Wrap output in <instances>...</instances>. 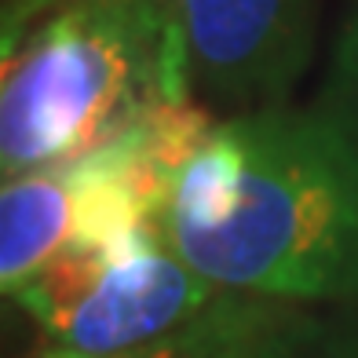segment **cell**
<instances>
[{
	"instance_id": "5b68a950",
	"label": "cell",
	"mask_w": 358,
	"mask_h": 358,
	"mask_svg": "<svg viewBox=\"0 0 358 358\" xmlns=\"http://www.w3.org/2000/svg\"><path fill=\"white\" fill-rule=\"evenodd\" d=\"M292 303L249 296V292H220L176 333L154 340L146 348L124 351L117 358H249Z\"/></svg>"
},
{
	"instance_id": "ba28073f",
	"label": "cell",
	"mask_w": 358,
	"mask_h": 358,
	"mask_svg": "<svg viewBox=\"0 0 358 358\" xmlns=\"http://www.w3.org/2000/svg\"><path fill=\"white\" fill-rule=\"evenodd\" d=\"M161 19H165V26H169V34H172V44H176V59H179V66H183V52H179V4L183 0H146ZM187 77V73H183ZM190 88V85H187Z\"/></svg>"
},
{
	"instance_id": "52a82bcc",
	"label": "cell",
	"mask_w": 358,
	"mask_h": 358,
	"mask_svg": "<svg viewBox=\"0 0 358 358\" xmlns=\"http://www.w3.org/2000/svg\"><path fill=\"white\" fill-rule=\"evenodd\" d=\"M322 106L358 136V0L348 4L344 26H340V34H336L329 80H325V92H322Z\"/></svg>"
},
{
	"instance_id": "8992f818",
	"label": "cell",
	"mask_w": 358,
	"mask_h": 358,
	"mask_svg": "<svg viewBox=\"0 0 358 358\" xmlns=\"http://www.w3.org/2000/svg\"><path fill=\"white\" fill-rule=\"evenodd\" d=\"M249 358H358V336L289 307Z\"/></svg>"
},
{
	"instance_id": "6da1fadb",
	"label": "cell",
	"mask_w": 358,
	"mask_h": 358,
	"mask_svg": "<svg viewBox=\"0 0 358 358\" xmlns=\"http://www.w3.org/2000/svg\"><path fill=\"white\" fill-rule=\"evenodd\" d=\"M157 231L227 292L355 300L358 136L322 103L231 113L172 176Z\"/></svg>"
},
{
	"instance_id": "277c9868",
	"label": "cell",
	"mask_w": 358,
	"mask_h": 358,
	"mask_svg": "<svg viewBox=\"0 0 358 358\" xmlns=\"http://www.w3.org/2000/svg\"><path fill=\"white\" fill-rule=\"evenodd\" d=\"M220 292L179 259L161 231H146L113 252L88 300L44 336L34 358H117L176 333Z\"/></svg>"
},
{
	"instance_id": "7a4b0ae2",
	"label": "cell",
	"mask_w": 358,
	"mask_h": 358,
	"mask_svg": "<svg viewBox=\"0 0 358 358\" xmlns=\"http://www.w3.org/2000/svg\"><path fill=\"white\" fill-rule=\"evenodd\" d=\"M8 15L44 19L4 26V179L99 154L161 103H194L169 26L146 0H19Z\"/></svg>"
},
{
	"instance_id": "3957f363",
	"label": "cell",
	"mask_w": 358,
	"mask_h": 358,
	"mask_svg": "<svg viewBox=\"0 0 358 358\" xmlns=\"http://www.w3.org/2000/svg\"><path fill=\"white\" fill-rule=\"evenodd\" d=\"M318 0H183L179 52L194 103H285L311 62Z\"/></svg>"
}]
</instances>
